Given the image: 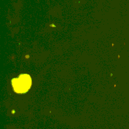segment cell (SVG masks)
<instances>
[{
  "label": "cell",
  "mask_w": 129,
  "mask_h": 129,
  "mask_svg": "<svg viewBox=\"0 0 129 129\" xmlns=\"http://www.w3.org/2000/svg\"><path fill=\"white\" fill-rule=\"evenodd\" d=\"M31 84V77L28 74H21L19 77L12 80L14 91L17 93H25L30 88Z\"/></svg>",
  "instance_id": "obj_1"
}]
</instances>
